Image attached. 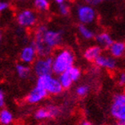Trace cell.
<instances>
[{"label": "cell", "mask_w": 125, "mask_h": 125, "mask_svg": "<svg viewBox=\"0 0 125 125\" xmlns=\"http://www.w3.org/2000/svg\"><path fill=\"white\" fill-rule=\"evenodd\" d=\"M33 40L44 42L47 47L53 50L61 45L62 41V34L59 31L48 30L46 26L41 25L34 31Z\"/></svg>", "instance_id": "cell-1"}, {"label": "cell", "mask_w": 125, "mask_h": 125, "mask_svg": "<svg viewBox=\"0 0 125 125\" xmlns=\"http://www.w3.org/2000/svg\"><path fill=\"white\" fill-rule=\"evenodd\" d=\"M74 59V54L71 49H60L53 57V73L59 76L69 68L73 66Z\"/></svg>", "instance_id": "cell-2"}, {"label": "cell", "mask_w": 125, "mask_h": 125, "mask_svg": "<svg viewBox=\"0 0 125 125\" xmlns=\"http://www.w3.org/2000/svg\"><path fill=\"white\" fill-rule=\"evenodd\" d=\"M36 86L45 89L50 95H59L62 93L63 89L59 80L52 77V75H44L38 77Z\"/></svg>", "instance_id": "cell-3"}, {"label": "cell", "mask_w": 125, "mask_h": 125, "mask_svg": "<svg viewBox=\"0 0 125 125\" xmlns=\"http://www.w3.org/2000/svg\"><path fill=\"white\" fill-rule=\"evenodd\" d=\"M111 115L117 122L125 123V94L118 93L115 95L110 109Z\"/></svg>", "instance_id": "cell-4"}, {"label": "cell", "mask_w": 125, "mask_h": 125, "mask_svg": "<svg viewBox=\"0 0 125 125\" xmlns=\"http://www.w3.org/2000/svg\"><path fill=\"white\" fill-rule=\"evenodd\" d=\"M33 72L38 77L51 75L53 73V57H39L33 63Z\"/></svg>", "instance_id": "cell-5"}, {"label": "cell", "mask_w": 125, "mask_h": 125, "mask_svg": "<svg viewBox=\"0 0 125 125\" xmlns=\"http://www.w3.org/2000/svg\"><path fill=\"white\" fill-rule=\"evenodd\" d=\"M77 17L81 24L89 25L95 21L96 13L92 5L83 4L80 5L77 8Z\"/></svg>", "instance_id": "cell-6"}, {"label": "cell", "mask_w": 125, "mask_h": 125, "mask_svg": "<svg viewBox=\"0 0 125 125\" xmlns=\"http://www.w3.org/2000/svg\"><path fill=\"white\" fill-rule=\"evenodd\" d=\"M17 23L23 28H31L37 23V15L31 9H24L17 14Z\"/></svg>", "instance_id": "cell-7"}, {"label": "cell", "mask_w": 125, "mask_h": 125, "mask_svg": "<svg viewBox=\"0 0 125 125\" xmlns=\"http://www.w3.org/2000/svg\"><path fill=\"white\" fill-rule=\"evenodd\" d=\"M60 115V108L54 104H49L46 107H41L34 113V118L36 120H47L57 117Z\"/></svg>", "instance_id": "cell-8"}, {"label": "cell", "mask_w": 125, "mask_h": 125, "mask_svg": "<svg viewBox=\"0 0 125 125\" xmlns=\"http://www.w3.org/2000/svg\"><path fill=\"white\" fill-rule=\"evenodd\" d=\"M47 95H48V93L45 89L36 86L29 92L25 99H26V102L28 104H38L39 102L44 100L47 96Z\"/></svg>", "instance_id": "cell-9"}, {"label": "cell", "mask_w": 125, "mask_h": 125, "mask_svg": "<svg viewBox=\"0 0 125 125\" xmlns=\"http://www.w3.org/2000/svg\"><path fill=\"white\" fill-rule=\"evenodd\" d=\"M37 55L38 54L36 52V49L34 48L32 45H29L21 49L20 53V60L24 62L25 64H31V63H34L35 61L37 60Z\"/></svg>", "instance_id": "cell-10"}, {"label": "cell", "mask_w": 125, "mask_h": 125, "mask_svg": "<svg viewBox=\"0 0 125 125\" xmlns=\"http://www.w3.org/2000/svg\"><path fill=\"white\" fill-rule=\"evenodd\" d=\"M94 62L98 67L105 68V69L110 71L115 70L116 68V61H115V57L108 56L105 55H101Z\"/></svg>", "instance_id": "cell-11"}, {"label": "cell", "mask_w": 125, "mask_h": 125, "mask_svg": "<svg viewBox=\"0 0 125 125\" xmlns=\"http://www.w3.org/2000/svg\"><path fill=\"white\" fill-rule=\"evenodd\" d=\"M111 56L115 58H120L125 55V42L114 41L111 47L108 48Z\"/></svg>", "instance_id": "cell-12"}, {"label": "cell", "mask_w": 125, "mask_h": 125, "mask_svg": "<svg viewBox=\"0 0 125 125\" xmlns=\"http://www.w3.org/2000/svg\"><path fill=\"white\" fill-rule=\"evenodd\" d=\"M102 55V47L99 46H92V47H88L85 51H84V58L87 61L89 62H95L97 58Z\"/></svg>", "instance_id": "cell-13"}, {"label": "cell", "mask_w": 125, "mask_h": 125, "mask_svg": "<svg viewBox=\"0 0 125 125\" xmlns=\"http://www.w3.org/2000/svg\"><path fill=\"white\" fill-rule=\"evenodd\" d=\"M96 42L97 43V46L102 48H109L114 43V40L110 34L106 32H101L96 36Z\"/></svg>", "instance_id": "cell-14"}, {"label": "cell", "mask_w": 125, "mask_h": 125, "mask_svg": "<svg viewBox=\"0 0 125 125\" xmlns=\"http://www.w3.org/2000/svg\"><path fill=\"white\" fill-rule=\"evenodd\" d=\"M58 80H59V81L62 84L63 89H67L69 88H71L73 83L74 82L73 78H72V76H71V73L69 72V70L65 71L64 73H62V74H60V75L58 76Z\"/></svg>", "instance_id": "cell-15"}, {"label": "cell", "mask_w": 125, "mask_h": 125, "mask_svg": "<svg viewBox=\"0 0 125 125\" xmlns=\"http://www.w3.org/2000/svg\"><path fill=\"white\" fill-rule=\"evenodd\" d=\"M78 31L79 34L85 39H91L95 37V33L89 28H88L87 25H85V24H79Z\"/></svg>", "instance_id": "cell-16"}, {"label": "cell", "mask_w": 125, "mask_h": 125, "mask_svg": "<svg viewBox=\"0 0 125 125\" xmlns=\"http://www.w3.org/2000/svg\"><path fill=\"white\" fill-rule=\"evenodd\" d=\"M15 70L21 79H26L31 73V69L25 63H17L15 66Z\"/></svg>", "instance_id": "cell-17"}, {"label": "cell", "mask_w": 125, "mask_h": 125, "mask_svg": "<svg viewBox=\"0 0 125 125\" xmlns=\"http://www.w3.org/2000/svg\"><path fill=\"white\" fill-rule=\"evenodd\" d=\"M13 120L12 113L7 109H3L0 112V123L2 125H10Z\"/></svg>", "instance_id": "cell-18"}, {"label": "cell", "mask_w": 125, "mask_h": 125, "mask_svg": "<svg viewBox=\"0 0 125 125\" xmlns=\"http://www.w3.org/2000/svg\"><path fill=\"white\" fill-rule=\"evenodd\" d=\"M34 7L39 12H45L49 8V2L48 0H34Z\"/></svg>", "instance_id": "cell-19"}, {"label": "cell", "mask_w": 125, "mask_h": 125, "mask_svg": "<svg viewBox=\"0 0 125 125\" xmlns=\"http://www.w3.org/2000/svg\"><path fill=\"white\" fill-rule=\"evenodd\" d=\"M89 91V87L88 85H81L79 86L75 90L76 95L80 97H83V96H87Z\"/></svg>", "instance_id": "cell-20"}, {"label": "cell", "mask_w": 125, "mask_h": 125, "mask_svg": "<svg viewBox=\"0 0 125 125\" xmlns=\"http://www.w3.org/2000/svg\"><path fill=\"white\" fill-rule=\"evenodd\" d=\"M58 11H59L60 14H62V15H67L69 12H70V8H69L68 5L62 3V4L58 5Z\"/></svg>", "instance_id": "cell-21"}, {"label": "cell", "mask_w": 125, "mask_h": 125, "mask_svg": "<svg viewBox=\"0 0 125 125\" xmlns=\"http://www.w3.org/2000/svg\"><path fill=\"white\" fill-rule=\"evenodd\" d=\"M117 83L120 87H124L125 86V73L123 72L118 75L117 79Z\"/></svg>", "instance_id": "cell-22"}, {"label": "cell", "mask_w": 125, "mask_h": 125, "mask_svg": "<svg viewBox=\"0 0 125 125\" xmlns=\"http://www.w3.org/2000/svg\"><path fill=\"white\" fill-rule=\"evenodd\" d=\"M83 1L85 2V4H88L89 5H97L106 0H83Z\"/></svg>", "instance_id": "cell-23"}, {"label": "cell", "mask_w": 125, "mask_h": 125, "mask_svg": "<svg viewBox=\"0 0 125 125\" xmlns=\"http://www.w3.org/2000/svg\"><path fill=\"white\" fill-rule=\"evenodd\" d=\"M9 4L7 2H5V1H2V2H0V11L1 12H4V11L7 10L8 8H9Z\"/></svg>", "instance_id": "cell-24"}, {"label": "cell", "mask_w": 125, "mask_h": 125, "mask_svg": "<svg viewBox=\"0 0 125 125\" xmlns=\"http://www.w3.org/2000/svg\"><path fill=\"white\" fill-rule=\"evenodd\" d=\"M5 105V93L2 89L0 90V106L3 107Z\"/></svg>", "instance_id": "cell-25"}, {"label": "cell", "mask_w": 125, "mask_h": 125, "mask_svg": "<svg viewBox=\"0 0 125 125\" xmlns=\"http://www.w3.org/2000/svg\"><path fill=\"white\" fill-rule=\"evenodd\" d=\"M81 125H92V123H89V121H83V122L81 123Z\"/></svg>", "instance_id": "cell-26"}, {"label": "cell", "mask_w": 125, "mask_h": 125, "mask_svg": "<svg viewBox=\"0 0 125 125\" xmlns=\"http://www.w3.org/2000/svg\"><path fill=\"white\" fill-rule=\"evenodd\" d=\"M55 2L57 3L58 5H60V4H62V3H64V0H55Z\"/></svg>", "instance_id": "cell-27"}, {"label": "cell", "mask_w": 125, "mask_h": 125, "mask_svg": "<svg viewBox=\"0 0 125 125\" xmlns=\"http://www.w3.org/2000/svg\"><path fill=\"white\" fill-rule=\"evenodd\" d=\"M18 1H27V0H18Z\"/></svg>", "instance_id": "cell-28"}, {"label": "cell", "mask_w": 125, "mask_h": 125, "mask_svg": "<svg viewBox=\"0 0 125 125\" xmlns=\"http://www.w3.org/2000/svg\"><path fill=\"white\" fill-rule=\"evenodd\" d=\"M71 1H73V0H71Z\"/></svg>", "instance_id": "cell-29"}]
</instances>
